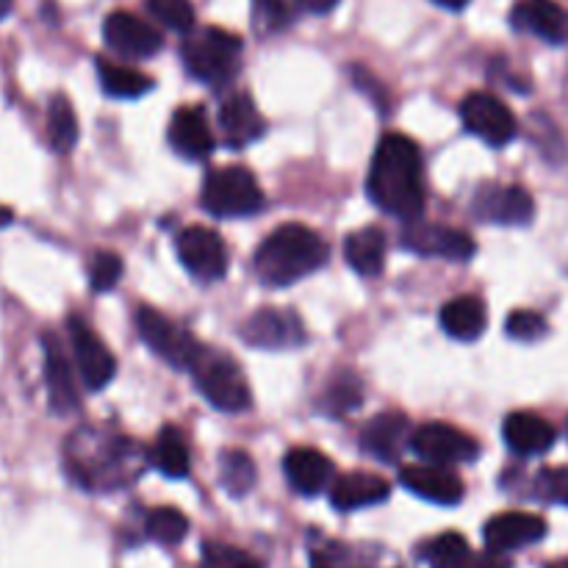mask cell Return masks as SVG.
I'll use <instances>...</instances> for the list:
<instances>
[{"instance_id":"4","label":"cell","mask_w":568,"mask_h":568,"mask_svg":"<svg viewBox=\"0 0 568 568\" xmlns=\"http://www.w3.org/2000/svg\"><path fill=\"white\" fill-rule=\"evenodd\" d=\"M183 64L192 78L205 87H227L242 67V39L225 28H200L189 31L181 44Z\"/></svg>"},{"instance_id":"22","label":"cell","mask_w":568,"mask_h":568,"mask_svg":"<svg viewBox=\"0 0 568 568\" xmlns=\"http://www.w3.org/2000/svg\"><path fill=\"white\" fill-rule=\"evenodd\" d=\"M220 128L231 148H247V144L258 142L264 136L266 122L261 116V111L255 109L253 98L244 92H236L222 103Z\"/></svg>"},{"instance_id":"34","label":"cell","mask_w":568,"mask_h":568,"mask_svg":"<svg viewBox=\"0 0 568 568\" xmlns=\"http://www.w3.org/2000/svg\"><path fill=\"white\" fill-rule=\"evenodd\" d=\"M144 530L153 541L159 544H178L186 538L189 532V519L178 508H155L148 514V521H144Z\"/></svg>"},{"instance_id":"27","label":"cell","mask_w":568,"mask_h":568,"mask_svg":"<svg viewBox=\"0 0 568 568\" xmlns=\"http://www.w3.org/2000/svg\"><path fill=\"white\" fill-rule=\"evenodd\" d=\"M386 233L381 227H361L344 239V258L358 275H381L386 264Z\"/></svg>"},{"instance_id":"43","label":"cell","mask_w":568,"mask_h":568,"mask_svg":"<svg viewBox=\"0 0 568 568\" xmlns=\"http://www.w3.org/2000/svg\"><path fill=\"white\" fill-rule=\"evenodd\" d=\"M297 6L308 14H327L338 6V0H297Z\"/></svg>"},{"instance_id":"33","label":"cell","mask_w":568,"mask_h":568,"mask_svg":"<svg viewBox=\"0 0 568 568\" xmlns=\"http://www.w3.org/2000/svg\"><path fill=\"white\" fill-rule=\"evenodd\" d=\"M364 403V388H361V381L349 372H344L338 381H333L327 386L325 397H322V408L327 410L331 416H344L349 410H355L358 405Z\"/></svg>"},{"instance_id":"14","label":"cell","mask_w":568,"mask_h":568,"mask_svg":"<svg viewBox=\"0 0 568 568\" xmlns=\"http://www.w3.org/2000/svg\"><path fill=\"white\" fill-rule=\"evenodd\" d=\"M242 338L258 349H294L305 342V327L294 311L258 308L242 325Z\"/></svg>"},{"instance_id":"32","label":"cell","mask_w":568,"mask_h":568,"mask_svg":"<svg viewBox=\"0 0 568 568\" xmlns=\"http://www.w3.org/2000/svg\"><path fill=\"white\" fill-rule=\"evenodd\" d=\"M469 555L471 549L460 532H444L425 547V560L430 568H464Z\"/></svg>"},{"instance_id":"36","label":"cell","mask_w":568,"mask_h":568,"mask_svg":"<svg viewBox=\"0 0 568 568\" xmlns=\"http://www.w3.org/2000/svg\"><path fill=\"white\" fill-rule=\"evenodd\" d=\"M200 568H264L258 558H253L244 549L231 547V544L209 541L203 544V560Z\"/></svg>"},{"instance_id":"20","label":"cell","mask_w":568,"mask_h":568,"mask_svg":"<svg viewBox=\"0 0 568 568\" xmlns=\"http://www.w3.org/2000/svg\"><path fill=\"white\" fill-rule=\"evenodd\" d=\"M170 144L183 159H205L214 150V133H211L209 116L200 105H183L170 120Z\"/></svg>"},{"instance_id":"10","label":"cell","mask_w":568,"mask_h":568,"mask_svg":"<svg viewBox=\"0 0 568 568\" xmlns=\"http://www.w3.org/2000/svg\"><path fill=\"white\" fill-rule=\"evenodd\" d=\"M471 214L480 222L494 225H530L536 216V203L525 186L514 183H486L471 200Z\"/></svg>"},{"instance_id":"1","label":"cell","mask_w":568,"mask_h":568,"mask_svg":"<svg viewBox=\"0 0 568 568\" xmlns=\"http://www.w3.org/2000/svg\"><path fill=\"white\" fill-rule=\"evenodd\" d=\"M369 200L388 216L416 222L425 211V166L419 144L403 133H386L366 181Z\"/></svg>"},{"instance_id":"5","label":"cell","mask_w":568,"mask_h":568,"mask_svg":"<svg viewBox=\"0 0 568 568\" xmlns=\"http://www.w3.org/2000/svg\"><path fill=\"white\" fill-rule=\"evenodd\" d=\"M189 372H192L194 386L200 388L205 403L211 408L222 410V414H242L253 403L250 383L244 377L242 366L231 355L222 353V349H211L200 344Z\"/></svg>"},{"instance_id":"8","label":"cell","mask_w":568,"mask_h":568,"mask_svg":"<svg viewBox=\"0 0 568 568\" xmlns=\"http://www.w3.org/2000/svg\"><path fill=\"white\" fill-rule=\"evenodd\" d=\"M136 327L142 342L148 344L164 364L175 366V369H189V366H192L194 355H197L200 349V342H194V338L189 336L178 322H172L170 316L144 305L136 314Z\"/></svg>"},{"instance_id":"17","label":"cell","mask_w":568,"mask_h":568,"mask_svg":"<svg viewBox=\"0 0 568 568\" xmlns=\"http://www.w3.org/2000/svg\"><path fill=\"white\" fill-rule=\"evenodd\" d=\"M44 347V386H48V399L50 408L55 414H72L81 405L78 397V383L72 375V364L67 358L64 347H61V338L55 333H44L42 336Z\"/></svg>"},{"instance_id":"25","label":"cell","mask_w":568,"mask_h":568,"mask_svg":"<svg viewBox=\"0 0 568 568\" xmlns=\"http://www.w3.org/2000/svg\"><path fill=\"white\" fill-rule=\"evenodd\" d=\"M392 497V486L372 471H349L331 486V503L338 510H361Z\"/></svg>"},{"instance_id":"46","label":"cell","mask_w":568,"mask_h":568,"mask_svg":"<svg viewBox=\"0 0 568 568\" xmlns=\"http://www.w3.org/2000/svg\"><path fill=\"white\" fill-rule=\"evenodd\" d=\"M547 568H568V558H564V560H555V564H549Z\"/></svg>"},{"instance_id":"39","label":"cell","mask_w":568,"mask_h":568,"mask_svg":"<svg viewBox=\"0 0 568 568\" xmlns=\"http://www.w3.org/2000/svg\"><path fill=\"white\" fill-rule=\"evenodd\" d=\"M253 9H255V20H258L264 28H270V31L286 28L294 14L292 0H253Z\"/></svg>"},{"instance_id":"37","label":"cell","mask_w":568,"mask_h":568,"mask_svg":"<svg viewBox=\"0 0 568 568\" xmlns=\"http://www.w3.org/2000/svg\"><path fill=\"white\" fill-rule=\"evenodd\" d=\"M122 272H125V266H122L120 255L109 253V250H100L92 258V264H89V283H92V292H111V288L120 283Z\"/></svg>"},{"instance_id":"38","label":"cell","mask_w":568,"mask_h":568,"mask_svg":"<svg viewBox=\"0 0 568 568\" xmlns=\"http://www.w3.org/2000/svg\"><path fill=\"white\" fill-rule=\"evenodd\" d=\"M547 320H544L538 311H514V314L508 316V322H505V333H508L510 338H516V342H538V338L547 336Z\"/></svg>"},{"instance_id":"45","label":"cell","mask_w":568,"mask_h":568,"mask_svg":"<svg viewBox=\"0 0 568 568\" xmlns=\"http://www.w3.org/2000/svg\"><path fill=\"white\" fill-rule=\"evenodd\" d=\"M11 11V0H0V20H6Z\"/></svg>"},{"instance_id":"21","label":"cell","mask_w":568,"mask_h":568,"mask_svg":"<svg viewBox=\"0 0 568 568\" xmlns=\"http://www.w3.org/2000/svg\"><path fill=\"white\" fill-rule=\"evenodd\" d=\"M505 444L514 449L521 458H532V455H544L555 447V427L549 425L544 416L532 414V410H516L505 419L503 427Z\"/></svg>"},{"instance_id":"44","label":"cell","mask_w":568,"mask_h":568,"mask_svg":"<svg viewBox=\"0 0 568 568\" xmlns=\"http://www.w3.org/2000/svg\"><path fill=\"white\" fill-rule=\"evenodd\" d=\"M433 3L444 6V9H449V11H460L466 3H469V0H433Z\"/></svg>"},{"instance_id":"29","label":"cell","mask_w":568,"mask_h":568,"mask_svg":"<svg viewBox=\"0 0 568 568\" xmlns=\"http://www.w3.org/2000/svg\"><path fill=\"white\" fill-rule=\"evenodd\" d=\"M153 466L164 477H172V480H181V477L189 475V466H192V458H189V444L178 427H164L161 436L155 438Z\"/></svg>"},{"instance_id":"11","label":"cell","mask_w":568,"mask_h":568,"mask_svg":"<svg viewBox=\"0 0 568 568\" xmlns=\"http://www.w3.org/2000/svg\"><path fill=\"white\" fill-rule=\"evenodd\" d=\"M67 331H70V344L72 353H75L78 375H81L83 386L92 388V392L109 386L116 375V361L111 349L103 344V338L81 316H70Z\"/></svg>"},{"instance_id":"3","label":"cell","mask_w":568,"mask_h":568,"mask_svg":"<svg viewBox=\"0 0 568 568\" xmlns=\"http://www.w3.org/2000/svg\"><path fill=\"white\" fill-rule=\"evenodd\" d=\"M331 255L327 242L311 227L292 222L272 231L255 250V275L270 288H288L322 270Z\"/></svg>"},{"instance_id":"15","label":"cell","mask_w":568,"mask_h":568,"mask_svg":"<svg viewBox=\"0 0 568 568\" xmlns=\"http://www.w3.org/2000/svg\"><path fill=\"white\" fill-rule=\"evenodd\" d=\"M103 39L114 53L125 59H150L164 44L161 33L131 11H111L103 22Z\"/></svg>"},{"instance_id":"18","label":"cell","mask_w":568,"mask_h":568,"mask_svg":"<svg viewBox=\"0 0 568 568\" xmlns=\"http://www.w3.org/2000/svg\"><path fill=\"white\" fill-rule=\"evenodd\" d=\"M399 483H403L410 494L425 499V503L442 505V508H453V505H458L460 499L466 497L460 477L455 475L453 469H444V466H405V469L399 471Z\"/></svg>"},{"instance_id":"7","label":"cell","mask_w":568,"mask_h":568,"mask_svg":"<svg viewBox=\"0 0 568 568\" xmlns=\"http://www.w3.org/2000/svg\"><path fill=\"white\" fill-rule=\"evenodd\" d=\"M410 449L425 464L444 466V469H453L458 464H471L480 455V444L469 433L458 430L453 425H444V422H427V425L416 427L414 436H410Z\"/></svg>"},{"instance_id":"26","label":"cell","mask_w":568,"mask_h":568,"mask_svg":"<svg viewBox=\"0 0 568 568\" xmlns=\"http://www.w3.org/2000/svg\"><path fill=\"white\" fill-rule=\"evenodd\" d=\"M486 325H488V314L480 297L464 294V297L449 300V303L442 308L444 333L458 338V342H475V338L483 336Z\"/></svg>"},{"instance_id":"31","label":"cell","mask_w":568,"mask_h":568,"mask_svg":"<svg viewBox=\"0 0 568 568\" xmlns=\"http://www.w3.org/2000/svg\"><path fill=\"white\" fill-rule=\"evenodd\" d=\"M220 480L231 497H244L255 486L253 458L242 449H225L220 455Z\"/></svg>"},{"instance_id":"24","label":"cell","mask_w":568,"mask_h":568,"mask_svg":"<svg viewBox=\"0 0 568 568\" xmlns=\"http://www.w3.org/2000/svg\"><path fill=\"white\" fill-rule=\"evenodd\" d=\"M283 471H286L294 491L305 494V497H314V494L325 491L331 486L333 460L327 455H322L320 449L297 447L283 458Z\"/></svg>"},{"instance_id":"19","label":"cell","mask_w":568,"mask_h":568,"mask_svg":"<svg viewBox=\"0 0 568 568\" xmlns=\"http://www.w3.org/2000/svg\"><path fill=\"white\" fill-rule=\"evenodd\" d=\"M516 31L532 33L547 44L568 42V14L555 0H519L510 11Z\"/></svg>"},{"instance_id":"6","label":"cell","mask_w":568,"mask_h":568,"mask_svg":"<svg viewBox=\"0 0 568 568\" xmlns=\"http://www.w3.org/2000/svg\"><path fill=\"white\" fill-rule=\"evenodd\" d=\"M203 209L216 220H242L264 209V189L244 166H220L205 175Z\"/></svg>"},{"instance_id":"30","label":"cell","mask_w":568,"mask_h":568,"mask_svg":"<svg viewBox=\"0 0 568 568\" xmlns=\"http://www.w3.org/2000/svg\"><path fill=\"white\" fill-rule=\"evenodd\" d=\"M78 136H81V131H78V116L72 111V103L64 94H55L48 109L50 148L59 155H67L78 144Z\"/></svg>"},{"instance_id":"13","label":"cell","mask_w":568,"mask_h":568,"mask_svg":"<svg viewBox=\"0 0 568 568\" xmlns=\"http://www.w3.org/2000/svg\"><path fill=\"white\" fill-rule=\"evenodd\" d=\"M178 258L197 281L214 283L227 272V247L211 227L192 225L178 236Z\"/></svg>"},{"instance_id":"23","label":"cell","mask_w":568,"mask_h":568,"mask_svg":"<svg viewBox=\"0 0 568 568\" xmlns=\"http://www.w3.org/2000/svg\"><path fill=\"white\" fill-rule=\"evenodd\" d=\"M408 442L405 414H381L361 433V449L381 464H397Z\"/></svg>"},{"instance_id":"40","label":"cell","mask_w":568,"mask_h":568,"mask_svg":"<svg viewBox=\"0 0 568 568\" xmlns=\"http://www.w3.org/2000/svg\"><path fill=\"white\" fill-rule=\"evenodd\" d=\"M536 488L544 499L568 508V469H544L536 477Z\"/></svg>"},{"instance_id":"41","label":"cell","mask_w":568,"mask_h":568,"mask_svg":"<svg viewBox=\"0 0 568 568\" xmlns=\"http://www.w3.org/2000/svg\"><path fill=\"white\" fill-rule=\"evenodd\" d=\"M311 568H347V549L342 544H325L311 552Z\"/></svg>"},{"instance_id":"47","label":"cell","mask_w":568,"mask_h":568,"mask_svg":"<svg viewBox=\"0 0 568 568\" xmlns=\"http://www.w3.org/2000/svg\"><path fill=\"white\" fill-rule=\"evenodd\" d=\"M566 436H568V422H566Z\"/></svg>"},{"instance_id":"2","label":"cell","mask_w":568,"mask_h":568,"mask_svg":"<svg viewBox=\"0 0 568 568\" xmlns=\"http://www.w3.org/2000/svg\"><path fill=\"white\" fill-rule=\"evenodd\" d=\"M67 471L89 491H114L136 480L144 469V453L133 438L105 427H81L64 449Z\"/></svg>"},{"instance_id":"35","label":"cell","mask_w":568,"mask_h":568,"mask_svg":"<svg viewBox=\"0 0 568 568\" xmlns=\"http://www.w3.org/2000/svg\"><path fill=\"white\" fill-rule=\"evenodd\" d=\"M144 6L161 26L172 28V31L189 33L194 28L192 0H144Z\"/></svg>"},{"instance_id":"9","label":"cell","mask_w":568,"mask_h":568,"mask_svg":"<svg viewBox=\"0 0 568 568\" xmlns=\"http://www.w3.org/2000/svg\"><path fill=\"white\" fill-rule=\"evenodd\" d=\"M460 120H464L466 131L475 133L491 148H505L516 139V116L497 94L491 92H469L460 103Z\"/></svg>"},{"instance_id":"42","label":"cell","mask_w":568,"mask_h":568,"mask_svg":"<svg viewBox=\"0 0 568 568\" xmlns=\"http://www.w3.org/2000/svg\"><path fill=\"white\" fill-rule=\"evenodd\" d=\"M464 568H514V564L508 560V555H499V552H491V549H486V552H471Z\"/></svg>"},{"instance_id":"28","label":"cell","mask_w":568,"mask_h":568,"mask_svg":"<svg viewBox=\"0 0 568 568\" xmlns=\"http://www.w3.org/2000/svg\"><path fill=\"white\" fill-rule=\"evenodd\" d=\"M98 78L103 92L120 100L142 98V94H148L153 89V81L144 72L133 70V67L114 64L109 59H98Z\"/></svg>"},{"instance_id":"12","label":"cell","mask_w":568,"mask_h":568,"mask_svg":"<svg viewBox=\"0 0 568 568\" xmlns=\"http://www.w3.org/2000/svg\"><path fill=\"white\" fill-rule=\"evenodd\" d=\"M403 244L414 253L427 255V258H444L464 264L477 253L475 239L466 231L449 225H436V222H408L403 231Z\"/></svg>"},{"instance_id":"16","label":"cell","mask_w":568,"mask_h":568,"mask_svg":"<svg viewBox=\"0 0 568 568\" xmlns=\"http://www.w3.org/2000/svg\"><path fill=\"white\" fill-rule=\"evenodd\" d=\"M547 536V521L536 514H525V510H508L499 514L483 527V538L491 552L508 555L516 549H525L530 544H538Z\"/></svg>"}]
</instances>
